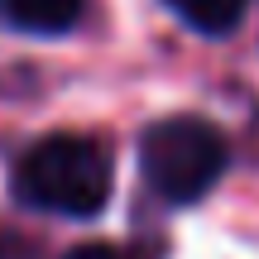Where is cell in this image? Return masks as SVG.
<instances>
[{
    "instance_id": "3957f363",
    "label": "cell",
    "mask_w": 259,
    "mask_h": 259,
    "mask_svg": "<svg viewBox=\"0 0 259 259\" xmlns=\"http://www.w3.org/2000/svg\"><path fill=\"white\" fill-rule=\"evenodd\" d=\"M87 0H0V24L15 34H67Z\"/></svg>"
},
{
    "instance_id": "6da1fadb",
    "label": "cell",
    "mask_w": 259,
    "mask_h": 259,
    "mask_svg": "<svg viewBox=\"0 0 259 259\" xmlns=\"http://www.w3.org/2000/svg\"><path fill=\"white\" fill-rule=\"evenodd\" d=\"M111 154L87 135H44L15 163V192L53 216H96L111 202Z\"/></svg>"
},
{
    "instance_id": "277c9868",
    "label": "cell",
    "mask_w": 259,
    "mask_h": 259,
    "mask_svg": "<svg viewBox=\"0 0 259 259\" xmlns=\"http://www.w3.org/2000/svg\"><path fill=\"white\" fill-rule=\"evenodd\" d=\"M163 5L187 29H197V34H231L245 19V5L250 0H163Z\"/></svg>"
},
{
    "instance_id": "5b68a950",
    "label": "cell",
    "mask_w": 259,
    "mask_h": 259,
    "mask_svg": "<svg viewBox=\"0 0 259 259\" xmlns=\"http://www.w3.org/2000/svg\"><path fill=\"white\" fill-rule=\"evenodd\" d=\"M63 259H125L115 245H77V250H67Z\"/></svg>"
},
{
    "instance_id": "7a4b0ae2",
    "label": "cell",
    "mask_w": 259,
    "mask_h": 259,
    "mask_svg": "<svg viewBox=\"0 0 259 259\" xmlns=\"http://www.w3.org/2000/svg\"><path fill=\"white\" fill-rule=\"evenodd\" d=\"M226 135L202 115H168L139 139V173L158 202H202L226 173Z\"/></svg>"
}]
</instances>
